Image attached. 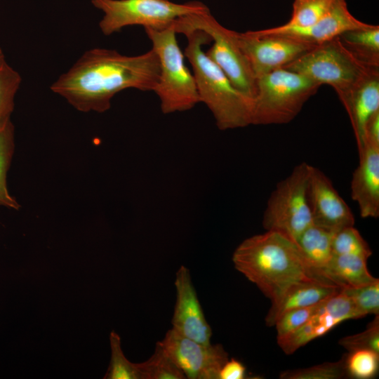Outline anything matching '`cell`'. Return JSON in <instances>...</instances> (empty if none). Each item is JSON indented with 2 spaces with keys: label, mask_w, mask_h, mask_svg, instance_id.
Segmentation results:
<instances>
[{
  "label": "cell",
  "mask_w": 379,
  "mask_h": 379,
  "mask_svg": "<svg viewBox=\"0 0 379 379\" xmlns=\"http://www.w3.org/2000/svg\"><path fill=\"white\" fill-rule=\"evenodd\" d=\"M374 67H379L362 63L338 36L317 45L283 68L300 74L320 86H331L340 100Z\"/></svg>",
  "instance_id": "52a82bcc"
},
{
  "label": "cell",
  "mask_w": 379,
  "mask_h": 379,
  "mask_svg": "<svg viewBox=\"0 0 379 379\" xmlns=\"http://www.w3.org/2000/svg\"><path fill=\"white\" fill-rule=\"evenodd\" d=\"M111 359L105 379H142L138 364L128 361L121 350V338L114 331L109 335Z\"/></svg>",
  "instance_id": "4316f807"
},
{
  "label": "cell",
  "mask_w": 379,
  "mask_h": 379,
  "mask_svg": "<svg viewBox=\"0 0 379 379\" xmlns=\"http://www.w3.org/2000/svg\"><path fill=\"white\" fill-rule=\"evenodd\" d=\"M350 119L358 152L365 146V126L379 111V67L371 69L340 100Z\"/></svg>",
  "instance_id": "2e32d148"
},
{
  "label": "cell",
  "mask_w": 379,
  "mask_h": 379,
  "mask_svg": "<svg viewBox=\"0 0 379 379\" xmlns=\"http://www.w3.org/2000/svg\"><path fill=\"white\" fill-rule=\"evenodd\" d=\"M251 125L288 124L320 85L293 71L279 68L257 78Z\"/></svg>",
  "instance_id": "277c9868"
},
{
  "label": "cell",
  "mask_w": 379,
  "mask_h": 379,
  "mask_svg": "<svg viewBox=\"0 0 379 379\" xmlns=\"http://www.w3.org/2000/svg\"><path fill=\"white\" fill-rule=\"evenodd\" d=\"M14 147V126L9 120L0 127V206L18 209L20 206L10 194L6 182Z\"/></svg>",
  "instance_id": "7402d4cb"
},
{
  "label": "cell",
  "mask_w": 379,
  "mask_h": 379,
  "mask_svg": "<svg viewBox=\"0 0 379 379\" xmlns=\"http://www.w3.org/2000/svg\"><path fill=\"white\" fill-rule=\"evenodd\" d=\"M335 1V0H294L291 18L284 25L297 28L311 26L330 10Z\"/></svg>",
  "instance_id": "d4e9b609"
},
{
  "label": "cell",
  "mask_w": 379,
  "mask_h": 379,
  "mask_svg": "<svg viewBox=\"0 0 379 379\" xmlns=\"http://www.w3.org/2000/svg\"><path fill=\"white\" fill-rule=\"evenodd\" d=\"M311 165L302 162L277 183L264 211L262 226L296 242L312 223L308 198Z\"/></svg>",
  "instance_id": "ba28073f"
},
{
  "label": "cell",
  "mask_w": 379,
  "mask_h": 379,
  "mask_svg": "<svg viewBox=\"0 0 379 379\" xmlns=\"http://www.w3.org/2000/svg\"><path fill=\"white\" fill-rule=\"evenodd\" d=\"M375 316L365 331L342 338L339 345L348 352L366 349L379 353V315Z\"/></svg>",
  "instance_id": "4dcf8cb0"
},
{
  "label": "cell",
  "mask_w": 379,
  "mask_h": 379,
  "mask_svg": "<svg viewBox=\"0 0 379 379\" xmlns=\"http://www.w3.org/2000/svg\"><path fill=\"white\" fill-rule=\"evenodd\" d=\"M308 198L312 223L333 233L354 225L352 210L320 169L311 166Z\"/></svg>",
  "instance_id": "4fadbf2b"
},
{
  "label": "cell",
  "mask_w": 379,
  "mask_h": 379,
  "mask_svg": "<svg viewBox=\"0 0 379 379\" xmlns=\"http://www.w3.org/2000/svg\"><path fill=\"white\" fill-rule=\"evenodd\" d=\"M345 364L348 376L369 379L376 375L379 368V353L371 350H357L345 354Z\"/></svg>",
  "instance_id": "83f0119b"
},
{
  "label": "cell",
  "mask_w": 379,
  "mask_h": 379,
  "mask_svg": "<svg viewBox=\"0 0 379 379\" xmlns=\"http://www.w3.org/2000/svg\"><path fill=\"white\" fill-rule=\"evenodd\" d=\"M232 262L271 302L298 282L335 284L309 262L295 241L276 232L244 240L234 251Z\"/></svg>",
  "instance_id": "7a4b0ae2"
},
{
  "label": "cell",
  "mask_w": 379,
  "mask_h": 379,
  "mask_svg": "<svg viewBox=\"0 0 379 379\" xmlns=\"http://www.w3.org/2000/svg\"><path fill=\"white\" fill-rule=\"evenodd\" d=\"M321 272L342 288L359 287L378 279L369 272L367 260L355 255L333 254Z\"/></svg>",
  "instance_id": "d6986e66"
},
{
  "label": "cell",
  "mask_w": 379,
  "mask_h": 379,
  "mask_svg": "<svg viewBox=\"0 0 379 379\" xmlns=\"http://www.w3.org/2000/svg\"><path fill=\"white\" fill-rule=\"evenodd\" d=\"M22 81L20 74L10 66L4 56L0 58V127L8 121L14 109V99Z\"/></svg>",
  "instance_id": "cb8c5ba5"
},
{
  "label": "cell",
  "mask_w": 379,
  "mask_h": 379,
  "mask_svg": "<svg viewBox=\"0 0 379 379\" xmlns=\"http://www.w3.org/2000/svg\"><path fill=\"white\" fill-rule=\"evenodd\" d=\"M239 46L256 78L283 68L316 44L282 34H265L257 31L237 32Z\"/></svg>",
  "instance_id": "30bf717a"
},
{
  "label": "cell",
  "mask_w": 379,
  "mask_h": 379,
  "mask_svg": "<svg viewBox=\"0 0 379 379\" xmlns=\"http://www.w3.org/2000/svg\"><path fill=\"white\" fill-rule=\"evenodd\" d=\"M138 364L142 379L186 378L166 354L159 341L156 343L153 354L147 361Z\"/></svg>",
  "instance_id": "603a6c76"
},
{
  "label": "cell",
  "mask_w": 379,
  "mask_h": 379,
  "mask_svg": "<svg viewBox=\"0 0 379 379\" xmlns=\"http://www.w3.org/2000/svg\"><path fill=\"white\" fill-rule=\"evenodd\" d=\"M321 302L293 309L280 316L274 325L277 330V339L284 337L302 326L316 312Z\"/></svg>",
  "instance_id": "1f68e13d"
},
{
  "label": "cell",
  "mask_w": 379,
  "mask_h": 379,
  "mask_svg": "<svg viewBox=\"0 0 379 379\" xmlns=\"http://www.w3.org/2000/svg\"><path fill=\"white\" fill-rule=\"evenodd\" d=\"M352 173L351 197L364 218L379 217V147L366 145Z\"/></svg>",
  "instance_id": "e0dca14e"
},
{
  "label": "cell",
  "mask_w": 379,
  "mask_h": 379,
  "mask_svg": "<svg viewBox=\"0 0 379 379\" xmlns=\"http://www.w3.org/2000/svg\"><path fill=\"white\" fill-rule=\"evenodd\" d=\"M159 61V77L154 92L164 114L191 109L200 102L193 74L185 65L184 54L172 25L164 29L145 28Z\"/></svg>",
  "instance_id": "5b68a950"
},
{
  "label": "cell",
  "mask_w": 379,
  "mask_h": 379,
  "mask_svg": "<svg viewBox=\"0 0 379 379\" xmlns=\"http://www.w3.org/2000/svg\"><path fill=\"white\" fill-rule=\"evenodd\" d=\"M366 145L379 147V111L373 114L366 124L365 145Z\"/></svg>",
  "instance_id": "836d02e7"
},
{
  "label": "cell",
  "mask_w": 379,
  "mask_h": 379,
  "mask_svg": "<svg viewBox=\"0 0 379 379\" xmlns=\"http://www.w3.org/2000/svg\"><path fill=\"white\" fill-rule=\"evenodd\" d=\"M91 4L103 13L99 27L105 36L133 25L164 29L182 16L210 11L198 1L178 4L170 0H91Z\"/></svg>",
  "instance_id": "8992f818"
},
{
  "label": "cell",
  "mask_w": 379,
  "mask_h": 379,
  "mask_svg": "<svg viewBox=\"0 0 379 379\" xmlns=\"http://www.w3.org/2000/svg\"><path fill=\"white\" fill-rule=\"evenodd\" d=\"M246 378V367L236 359H228L221 368L219 379H244Z\"/></svg>",
  "instance_id": "d6a6232c"
},
{
  "label": "cell",
  "mask_w": 379,
  "mask_h": 379,
  "mask_svg": "<svg viewBox=\"0 0 379 379\" xmlns=\"http://www.w3.org/2000/svg\"><path fill=\"white\" fill-rule=\"evenodd\" d=\"M176 301L172 329L180 335L204 345L211 344L212 330L208 324L188 268L182 265L175 274Z\"/></svg>",
  "instance_id": "5bb4252c"
},
{
  "label": "cell",
  "mask_w": 379,
  "mask_h": 379,
  "mask_svg": "<svg viewBox=\"0 0 379 379\" xmlns=\"http://www.w3.org/2000/svg\"><path fill=\"white\" fill-rule=\"evenodd\" d=\"M348 377L345 355L338 361L325 362L305 368L281 372V379H340Z\"/></svg>",
  "instance_id": "f1b7e54d"
},
{
  "label": "cell",
  "mask_w": 379,
  "mask_h": 379,
  "mask_svg": "<svg viewBox=\"0 0 379 379\" xmlns=\"http://www.w3.org/2000/svg\"><path fill=\"white\" fill-rule=\"evenodd\" d=\"M361 318L351 300L341 290L323 301L311 317L293 333L277 339L286 354H291L312 340L321 337L341 322Z\"/></svg>",
  "instance_id": "7c38bea8"
},
{
  "label": "cell",
  "mask_w": 379,
  "mask_h": 379,
  "mask_svg": "<svg viewBox=\"0 0 379 379\" xmlns=\"http://www.w3.org/2000/svg\"><path fill=\"white\" fill-rule=\"evenodd\" d=\"M342 288L337 284L321 281L296 283L272 302L265 317L266 325L273 326L286 312L319 304L338 293Z\"/></svg>",
  "instance_id": "ac0fdd59"
},
{
  "label": "cell",
  "mask_w": 379,
  "mask_h": 379,
  "mask_svg": "<svg viewBox=\"0 0 379 379\" xmlns=\"http://www.w3.org/2000/svg\"><path fill=\"white\" fill-rule=\"evenodd\" d=\"M333 232L312 224L295 243L309 262L321 271L333 255Z\"/></svg>",
  "instance_id": "44dd1931"
},
{
  "label": "cell",
  "mask_w": 379,
  "mask_h": 379,
  "mask_svg": "<svg viewBox=\"0 0 379 379\" xmlns=\"http://www.w3.org/2000/svg\"><path fill=\"white\" fill-rule=\"evenodd\" d=\"M175 31L187 37L183 54L191 63L199 101L211 111L217 127L225 131L251 125L253 99L238 90L204 51L203 46L211 42V36L198 29Z\"/></svg>",
  "instance_id": "3957f363"
},
{
  "label": "cell",
  "mask_w": 379,
  "mask_h": 379,
  "mask_svg": "<svg viewBox=\"0 0 379 379\" xmlns=\"http://www.w3.org/2000/svg\"><path fill=\"white\" fill-rule=\"evenodd\" d=\"M172 26L174 29H198L207 33L213 44L206 55L224 72L238 90L254 99L257 78L239 45L237 32L222 26L210 11L182 16L175 20Z\"/></svg>",
  "instance_id": "9c48e42d"
},
{
  "label": "cell",
  "mask_w": 379,
  "mask_h": 379,
  "mask_svg": "<svg viewBox=\"0 0 379 379\" xmlns=\"http://www.w3.org/2000/svg\"><path fill=\"white\" fill-rule=\"evenodd\" d=\"M361 318L367 314H379V280L356 288H343Z\"/></svg>",
  "instance_id": "f546056e"
},
{
  "label": "cell",
  "mask_w": 379,
  "mask_h": 379,
  "mask_svg": "<svg viewBox=\"0 0 379 379\" xmlns=\"http://www.w3.org/2000/svg\"><path fill=\"white\" fill-rule=\"evenodd\" d=\"M369 25L358 20L350 12L346 0H335L330 10L311 26L297 28L282 25L258 32L265 34L286 35L318 45L349 30L364 28Z\"/></svg>",
  "instance_id": "9a60e30c"
},
{
  "label": "cell",
  "mask_w": 379,
  "mask_h": 379,
  "mask_svg": "<svg viewBox=\"0 0 379 379\" xmlns=\"http://www.w3.org/2000/svg\"><path fill=\"white\" fill-rule=\"evenodd\" d=\"M332 251L334 255H355L366 260L372 255L368 244L354 225L333 233Z\"/></svg>",
  "instance_id": "484cf974"
},
{
  "label": "cell",
  "mask_w": 379,
  "mask_h": 379,
  "mask_svg": "<svg viewBox=\"0 0 379 379\" xmlns=\"http://www.w3.org/2000/svg\"><path fill=\"white\" fill-rule=\"evenodd\" d=\"M159 58L152 48L134 56L116 50L86 51L51 86V90L82 112H105L120 91H153L159 77Z\"/></svg>",
  "instance_id": "6da1fadb"
},
{
  "label": "cell",
  "mask_w": 379,
  "mask_h": 379,
  "mask_svg": "<svg viewBox=\"0 0 379 379\" xmlns=\"http://www.w3.org/2000/svg\"><path fill=\"white\" fill-rule=\"evenodd\" d=\"M161 345L188 379H219V373L229 359L220 344L204 345L168 330Z\"/></svg>",
  "instance_id": "8fae6325"
},
{
  "label": "cell",
  "mask_w": 379,
  "mask_h": 379,
  "mask_svg": "<svg viewBox=\"0 0 379 379\" xmlns=\"http://www.w3.org/2000/svg\"><path fill=\"white\" fill-rule=\"evenodd\" d=\"M4 56L2 49L0 48V58Z\"/></svg>",
  "instance_id": "e575fe53"
},
{
  "label": "cell",
  "mask_w": 379,
  "mask_h": 379,
  "mask_svg": "<svg viewBox=\"0 0 379 379\" xmlns=\"http://www.w3.org/2000/svg\"><path fill=\"white\" fill-rule=\"evenodd\" d=\"M339 38L344 46L366 65L379 67V26L349 30Z\"/></svg>",
  "instance_id": "ffe728a7"
}]
</instances>
